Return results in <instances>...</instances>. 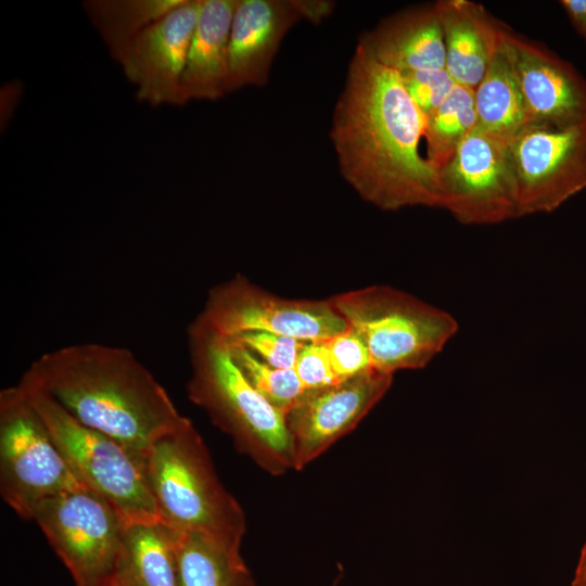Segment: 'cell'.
Segmentation results:
<instances>
[{
  "label": "cell",
  "instance_id": "1",
  "mask_svg": "<svg viewBox=\"0 0 586 586\" xmlns=\"http://www.w3.org/2000/svg\"><path fill=\"white\" fill-rule=\"evenodd\" d=\"M426 124L399 73L358 42L330 128L344 180L382 211L442 208L440 173L420 148Z\"/></svg>",
  "mask_w": 586,
  "mask_h": 586
},
{
  "label": "cell",
  "instance_id": "26",
  "mask_svg": "<svg viewBox=\"0 0 586 586\" xmlns=\"http://www.w3.org/2000/svg\"><path fill=\"white\" fill-rule=\"evenodd\" d=\"M399 75L409 97L426 117L442 104L456 86L446 68L413 71Z\"/></svg>",
  "mask_w": 586,
  "mask_h": 586
},
{
  "label": "cell",
  "instance_id": "25",
  "mask_svg": "<svg viewBox=\"0 0 586 586\" xmlns=\"http://www.w3.org/2000/svg\"><path fill=\"white\" fill-rule=\"evenodd\" d=\"M324 342L337 381L374 370L364 340L353 329L349 328Z\"/></svg>",
  "mask_w": 586,
  "mask_h": 586
},
{
  "label": "cell",
  "instance_id": "27",
  "mask_svg": "<svg viewBox=\"0 0 586 586\" xmlns=\"http://www.w3.org/2000/svg\"><path fill=\"white\" fill-rule=\"evenodd\" d=\"M250 351L264 362L282 369H293L303 341L267 332H247L229 339Z\"/></svg>",
  "mask_w": 586,
  "mask_h": 586
},
{
  "label": "cell",
  "instance_id": "5",
  "mask_svg": "<svg viewBox=\"0 0 586 586\" xmlns=\"http://www.w3.org/2000/svg\"><path fill=\"white\" fill-rule=\"evenodd\" d=\"M337 311L365 342L375 371L425 367L458 331L447 311L388 285L332 296Z\"/></svg>",
  "mask_w": 586,
  "mask_h": 586
},
{
  "label": "cell",
  "instance_id": "28",
  "mask_svg": "<svg viewBox=\"0 0 586 586\" xmlns=\"http://www.w3.org/2000/svg\"><path fill=\"white\" fill-rule=\"evenodd\" d=\"M294 371L306 391L320 390L336 382L324 341L305 342Z\"/></svg>",
  "mask_w": 586,
  "mask_h": 586
},
{
  "label": "cell",
  "instance_id": "16",
  "mask_svg": "<svg viewBox=\"0 0 586 586\" xmlns=\"http://www.w3.org/2000/svg\"><path fill=\"white\" fill-rule=\"evenodd\" d=\"M358 42L374 60L399 74L445 68L444 34L434 4L394 14Z\"/></svg>",
  "mask_w": 586,
  "mask_h": 586
},
{
  "label": "cell",
  "instance_id": "32",
  "mask_svg": "<svg viewBox=\"0 0 586 586\" xmlns=\"http://www.w3.org/2000/svg\"><path fill=\"white\" fill-rule=\"evenodd\" d=\"M572 586H586V539L579 553Z\"/></svg>",
  "mask_w": 586,
  "mask_h": 586
},
{
  "label": "cell",
  "instance_id": "31",
  "mask_svg": "<svg viewBox=\"0 0 586 586\" xmlns=\"http://www.w3.org/2000/svg\"><path fill=\"white\" fill-rule=\"evenodd\" d=\"M20 93L21 85L18 82L12 81L3 86L1 90V126L5 125L12 115V110L15 107Z\"/></svg>",
  "mask_w": 586,
  "mask_h": 586
},
{
  "label": "cell",
  "instance_id": "7",
  "mask_svg": "<svg viewBox=\"0 0 586 586\" xmlns=\"http://www.w3.org/2000/svg\"><path fill=\"white\" fill-rule=\"evenodd\" d=\"M43 421L15 384L0 392V494L31 520L46 499L84 487ZM86 487V486H85Z\"/></svg>",
  "mask_w": 586,
  "mask_h": 586
},
{
  "label": "cell",
  "instance_id": "10",
  "mask_svg": "<svg viewBox=\"0 0 586 586\" xmlns=\"http://www.w3.org/2000/svg\"><path fill=\"white\" fill-rule=\"evenodd\" d=\"M519 217L550 213L586 189V119L527 122L510 140Z\"/></svg>",
  "mask_w": 586,
  "mask_h": 586
},
{
  "label": "cell",
  "instance_id": "18",
  "mask_svg": "<svg viewBox=\"0 0 586 586\" xmlns=\"http://www.w3.org/2000/svg\"><path fill=\"white\" fill-rule=\"evenodd\" d=\"M238 0H201L181 80L182 98L215 101L228 84V46Z\"/></svg>",
  "mask_w": 586,
  "mask_h": 586
},
{
  "label": "cell",
  "instance_id": "4",
  "mask_svg": "<svg viewBox=\"0 0 586 586\" xmlns=\"http://www.w3.org/2000/svg\"><path fill=\"white\" fill-rule=\"evenodd\" d=\"M143 461L160 517L167 526L240 548L245 530L242 509L218 480L189 418L156 438Z\"/></svg>",
  "mask_w": 586,
  "mask_h": 586
},
{
  "label": "cell",
  "instance_id": "23",
  "mask_svg": "<svg viewBox=\"0 0 586 586\" xmlns=\"http://www.w3.org/2000/svg\"><path fill=\"white\" fill-rule=\"evenodd\" d=\"M476 125L474 89L456 85L428 117L424 136L425 154L438 173Z\"/></svg>",
  "mask_w": 586,
  "mask_h": 586
},
{
  "label": "cell",
  "instance_id": "9",
  "mask_svg": "<svg viewBox=\"0 0 586 586\" xmlns=\"http://www.w3.org/2000/svg\"><path fill=\"white\" fill-rule=\"evenodd\" d=\"M35 521L68 569L75 586L114 585L127 523L104 497L78 487L42 501Z\"/></svg>",
  "mask_w": 586,
  "mask_h": 586
},
{
  "label": "cell",
  "instance_id": "12",
  "mask_svg": "<svg viewBox=\"0 0 586 586\" xmlns=\"http://www.w3.org/2000/svg\"><path fill=\"white\" fill-rule=\"evenodd\" d=\"M393 375L375 370L307 391L285 416L293 468L302 469L352 431L379 403Z\"/></svg>",
  "mask_w": 586,
  "mask_h": 586
},
{
  "label": "cell",
  "instance_id": "13",
  "mask_svg": "<svg viewBox=\"0 0 586 586\" xmlns=\"http://www.w3.org/2000/svg\"><path fill=\"white\" fill-rule=\"evenodd\" d=\"M200 5L201 0H184L114 56L137 86L138 100L153 106L184 104L181 80Z\"/></svg>",
  "mask_w": 586,
  "mask_h": 586
},
{
  "label": "cell",
  "instance_id": "22",
  "mask_svg": "<svg viewBox=\"0 0 586 586\" xmlns=\"http://www.w3.org/2000/svg\"><path fill=\"white\" fill-rule=\"evenodd\" d=\"M184 0H88L82 8L113 58Z\"/></svg>",
  "mask_w": 586,
  "mask_h": 586
},
{
  "label": "cell",
  "instance_id": "20",
  "mask_svg": "<svg viewBox=\"0 0 586 586\" xmlns=\"http://www.w3.org/2000/svg\"><path fill=\"white\" fill-rule=\"evenodd\" d=\"M175 555L179 586H254L240 548L175 531Z\"/></svg>",
  "mask_w": 586,
  "mask_h": 586
},
{
  "label": "cell",
  "instance_id": "8",
  "mask_svg": "<svg viewBox=\"0 0 586 586\" xmlns=\"http://www.w3.org/2000/svg\"><path fill=\"white\" fill-rule=\"evenodd\" d=\"M189 327L226 340L247 332H267L303 342L327 341L349 329L330 298L280 297L240 275L208 292Z\"/></svg>",
  "mask_w": 586,
  "mask_h": 586
},
{
  "label": "cell",
  "instance_id": "30",
  "mask_svg": "<svg viewBox=\"0 0 586 586\" xmlns=\"http://www.w3.org/2000/svg\"><path fill=\"white\" fill-rule=\"evenodd\" d=\"M560 3L575 30L586 41V0H562Z\"/></svg>",
  "mask_w": 586,
  "mask_h": 586
},
{
  "label": "cell",
  "instance_id": "6",
  "mask_svg": "<svg viewBox=\"0 0 586 586\" xmlns=\"http://www.w3.org/2000/svg\"><path fill=\"white\" fill-rule=\"evenodd\" d=\"M17 385L87 488L112 504L127 524L163 522L142 457L81 424L39 388L22 380Z\"/></svg>",
  "mask_w": 586,
  "mask_h": 586
},
{
  "label": "cell",
  "instance_id": "33",
  "mask_svg": "<svg viewBox=\"0 0 586 586\" xmlns=\"http://www.w3.org/2000/svg\"><path fill=\"white\" fill-rule=\"evenodd\" d=\"M105 586H115V585H105Z\"/></svg>",
  "mask_w": 586,
  "mask_h": 586
},
{
  "label": "cell",
  "instance_id": "3",
  "mask_svg": "<svg viewBox=\"0 0 586 586\" xmlns=\"http://www.w3.org/2000/svg\"><path fill=\"white\" fill-rule=\"evenodd\" d=\"M188 344L190 400L263 468L272 473L293 468L285 416L250 383L235 364L229 342L189 327Z\"/></svg>",
  "mask_w": 586,
  "mask_h": 586
},
{
  "label": "cell",
  "instance_id": "29",
  "mask_svg": "<svg viewBox=\"0 0 586 586\" xmlns=\"http://www.w3.org/2000/svg\"><path fill=\"white\" fill-rule=\"evenodd\" d=\"M301 18L318 24L333 11L335 3L326 0H292Z\"/></svg>",
  "mask_w": 586,
  "mask_h": 586
},
{
  "label": "cell",
  "instance_id": "2",
  "mask_svg": "<svg viewBox=\"0 0 586 586\" xmlns=\"http://www.w3.org/2000/svg\"><path fill=\"white\" fill-rule=\"evenodd\" d=\"M22 381L39 388L81 424L143 458L182 416L164 386L128 348L77 343L35 359Z\"/></svg>",
  "mask_w": 586,
  "mask_h": 586
},
{
  "label": "cell",
  "instance_id": "17",
  "mask_svg": "<svg viewBox=\"0 0 586 586\" xmlns=\"http://www.w3.org/2000/svg\"><path fill=\"white\" fill-rule=\"evenodd\" d=\"M434 7L444 34L445 68L456 85L475 89L501 44L505 28L472 1L440 0Z\"/></svg>",
  "mask_w": 586,
  "mask_h": 586
},
{
  "label": "cell",
  "instance_id": "14",
  "mask_svg": "<svg viewBox=\"0 0 586 586\" xmlns=\"http://www.w3.org/2000/svg\"><path fill=\"white\" fill-rule=\"evenodd\" d=\"M502 44L530 120L571 124L586 119V79L570 63L506 28Z\"/></svg>",
  "mask_w": 586,
  "mask_h": 586
},
{
  "label": "cell",
  "instance_id": "21",
  "mask_svg": "<svg viewBox=\"0 0 586 586\" xmlns=\"http://www.w3.org/2000/svg\"><path fill=\"white\" fill-rule=\"evenodd\" d=\"M477 126L510 140L530 122L521 87L502 40L474 89Z\"/></svg>",
  "mask_w": 586,
  "mask_h": 586
},
{
  "label": "cell",
  "instance_id": "24",
  "mask_svg": "<svg viewBox=\"0 0 586 586\" xmlns=\"http://www.w3.org/2000/svg\"><path fill=\"white\" fill-rule=\"evenodd\" d=\"M227 341L235 364L250 383L271 405L286 416L307 392L294 369L272 367L257 358L242 345Z\"/></svg>",
  "mask_w": 586,
  "mask_h": 586
},
{
  "label": "cell",
  "instance_id": "19",
  "mask_svg": "<svg viewBox=\"0 0 586 586\" xmlns=\"http://www.w3.org/2000/svg\"><path fill=\"white\" fill-rule=\"evenodd\" d=\"M113 583L115 586H179L175 531L164 522L127 524Z\"/></svg>",
  "mask_w": 586,
  "mask_h": 586
},
{
  "label": "cell",
  "instance_id": "11",
  "mask_svg": "<svg viewBox=\"0 0 586 586\" xmlns=\"http://www.w3.org/2000/svg\"><path fill=\"white\" fill-rule=\"evenodd\" d=\"M442 208L466 225L519 217L509 140L475 126L440 170Z\"/></svg>",
  "mask_w": 586,
  "mask_h": 586
},
{
  "label": "cell",
  "instance_id": "15",
  "mask_svg": "<svg viewBox=\"0 0 586 586\" xmlns=\"http://www.w3.org/2000/svg\"><path fill=\"white\" fill-rule=\"evenodd\" d=\"M300 18L292 0H238L228 46V92L267 84L280 43Z\"/></svg>",
  "mask_w": 586,
  "mask_h": 586
}]
</instances>
